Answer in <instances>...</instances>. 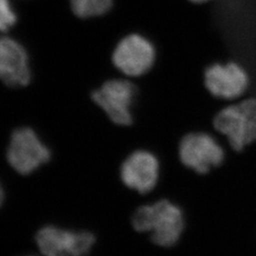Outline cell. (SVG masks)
Wrapping results in <instances>:
<instances>
[{
    "mask_svg": "<svg viewBox=\"0 0 256 256\" xmlns=\"http://www.w3.org/2000/svg\"><path fill=\"white\" fill-rule=\"evenodd\" d=\"M0 80L10 88L25 86L30 81L27 52L10 37H0Z\"/></svg>",
    "mask_w": 256,
    "mask_h": 256,
    "instance_id": "cell-10",
    "label": "cell"
},
{
    "mask_svg": "<svg viewBox=\"0 0 256 256\" xmlns=\"http://www.w3.org/2000/svg\"><path fill=\"white\" fill-rule=\"evenodd\" d=\"M192 3H196V4H202V3H205V2H208L210 0H189Z\"/></svg>",
    "mask_w": 256,
    "mask_h": 256,
    "instance_id": "cell-14",
    "label": "cell"
},
{
    "mask_svg": "<svg viewBox=\"0 0 256 256\" xmlns=\"http://www.w3.org/2000/svg\"><path fill=\"white\" fill-rule=\"evenodd\" d=\"M246 70L236 63L214 64L204 74V84L210 94L221 100L232 101L241 97L248 86Z\"/></svg>",
    "mask_w": 256,
    "mask_h": 256,
    "instance_id": "cell-9",
    "label": "cell"
},
{
    "mask_svg": "<svg viewBox=\"0 0 256 256\" xmlns=\"http://www.w3.org/2000/svg\"><path fill=\"white\" fill-rule=\"evenodd\" d=\"M4 200H5V191L2 186V183L0 182V207L2 206Z\"/></svg>",
    "mask_w": 256,
    "mask_h": 256,
    "instance_id": "cell-13",
    "label": "cell"
},
{
    "mask_svg": "<svg viewBox=\"0 0 256 256\" xmlns=\"http://www.w3.org/2000/svg\"><path fill=\"white\" fill-rule=\"evenodd\" d=\"M18 21L10 0H0V32H7Z\"/></svg>",
    "mask_w": 256,
    "mask_h": 256,
    "instance_id": "cell-12",
    "label": "cell"
},
{
    "mask_svg": "<svg viewBox=\"0 0 256 256\" xmlns=\"http://www.w3.org/2000/svg\"><path fill=\"white\" fill-rule=\"evenodd\" d=\"M212 131L232 152H241L256 144V98L230 104L218 110L212 120Z\"/></svg>",
    "mask_w": 256,
    "mask_h": 256,
    "instance_id": "cell-2",
    "label": "cell"
},
{
    "mask_svg": "<svg viewBox=\"0 0 256 256\" xmlns=\"http://www.w3.org/2000/svg\"><path fill=\"white\" fill-rule=\"evenodd\" d=\"M155 59V48L140 34H130L122 39L112 55L114 66L130 77L146 74L153 66Z\"/></svg>",
    "mask_w": 256,
    "mask_h": 256,
    "instance_id": "cell-8",
    "label": "cell"
},
{
    "mask_svg": "<svg viewBox=\"0 0 256 256\" xmlns=\"http://www.w3.org/2000/svg\"><path fill=\"white\" fill-rule=\"evenodd\" d=\"M130 221L137 232L146 236L153 244L162 248L176 245L187 224L182 207L164 196L144 198V202L132 212Z\"/></svg>",
    "mask_w": 256,
    "mask_h": 256,
    "instance_id": "cell-1",
    "label": "cell"
},
{
    "mask_svg": "<svg viewBox=\"0 0 256 256\" xmlns=\"http://www.w3.org/2000/svg\"><path fill=\"white\" fill-rule=\"evenodd\" d=\"M6 156L16 172L27 176L48 164L52 152L32 128H19L10 136Z\"/></svg>",
    "mask_w": 256,
    "mask_h": 256,
    "instance_id": "cell-5",
    "label": "cell"
},
{
    "mask_svg": "<svg viewBox=\"0 0 256 256\" xmlns=\"http://www.w3.org/2000/svg\"><path fill=\"white\" fill-rule=\"evenodd\" d=\"M36 242L43 256H86L96 243V236L88 230L46 225L37 232Z\"/></svg>",
    "mask_w": 256,
    "mask_h": 256,
    "instance_id": "cell-6",
    "label": "cell"
},
{
    "mask_svg": "<svg viewBox=\"0 0 256 256\" xmlns=\"http://www.w3.org/2000/svg\"><path fill=\"white\" fill-rule=\"evenodd\" d=\"M229 151L223 138L209 130H194L186 133L178 147L182 164L202 176L220 168L225 162Z\"/></svg>",
    "mask_w": 256,
    "mask_h": 256,
    "instance_id": "cell-3",
    "label": "cell"
},
{
    "mask_svg": "<svg viewBox=\"0 0 256 256\" xmlns=\"http://www.w3.org/2000/svg\"><path fill=\"white\" fill-rule=\"evenodd\" d=\"M136 93V86L132 82L114 79L104 82L92 93V97L113 124L119 126H131L134 122L132 106Z\"/></svg>",
    "mask_w": 256,
    "mask_h": 256,
    "instance_id": "cell-7",
    "label": "cell"
},
{
    "mask_svg": "<svg viewBox=\"0 0 256 256\" xmlns=\"http://www.w3.org/2000/svg\"><path fill=\"white\" fill-rule=\"evenodd\" d=\"M74 14L81 18L100 16L110 12L113 0H70Z\"/></svg>",
    "mask_w": 256,
    "mask_h": 256,
    "instance_id": "cell-11",
    "label": "cell"
},
{
    "mask_svg": "<svg viewBox=\"0 0 256 256\" xmlns=\"http://www.w3.org/2000/svg\"><path fill=\"white\" fill-rule=\"evenodd\" d=\"M122 186L146 198L158 188L162 178V162L151 149L138 147L124 156L119 167Z\"/></svg>",
    "mask_w": 256,
    "mask_h": 256,
    "instance_id": "cell-4",
    "label": "cell"
},
{
    "mask_svg": "<svg viewBox=\"0 0 256 256\" xmlns=\"http://www.w3.org/2000/svg\"></svg>",
    "mask_w": 256,
    "mask_h": 256,
    "instance_id": "cell-15",
    "label": "cell"
}]
</instances>
